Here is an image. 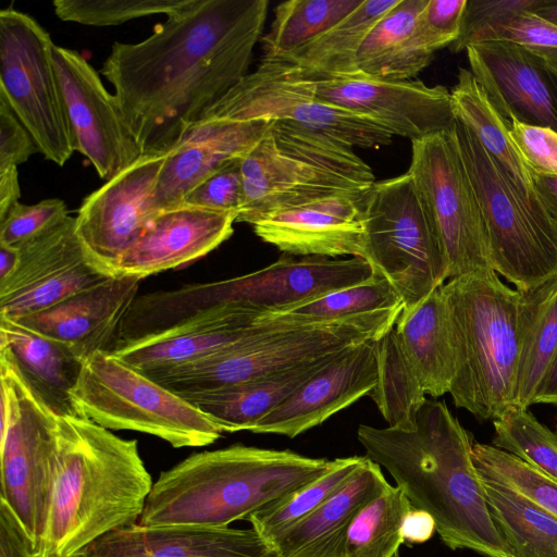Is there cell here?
Here are the masks:
<instances>
[{
    "instance_id": "obj_44",
    "label": "cell",
    "mask_w": 557,
    "mask_h": 557,
    "mask_svg": "<svg viewBox=\"0 0 557 557\" xmlns=\"http://www.w3.org/2000/svg\"><path fill=\"white\" fill-rule=\"evenodd\" d=\"M110 276L84 260L4 299H0V317L12 320L44 311Z\"/></svg>"
},
{
    "instance_id": "obj_37",
    "label": "cell",
    "mask_w": 557,
    "mask_h": 557,
    "mask_svg": "<svg viewBox=\"0 0 557 557\" xmlns=\"http://www.w3.org/2000/svg\"><path fill=\"white\" fill-rule=\"evenodd\" d=\"M363 0H288L274 10L262 36V60L282 59L324 34L362 4Z\"/></svg>"
},
{
    "instance_id": "obj_45",
    "label": "cell",
    "mask_w": 557,
    "mask_h": 557,
    "mask_svg": "<svg viewBox=\"0 0 557 557\" xmlns=\"http://www.w3.org/2000/svg\"><path fill=\"white\" fill-rule=\"evenodd\" d=\"M189 0H54L55 15L65 22L89 26H115L153 14L170 15Z\"/></svg>"
},
{
    "instance_id": "obj_21",
    "label": "cell",
    "mask_w": 557,
    "mask_h": 557,
    "mask_svg": "<svg viewBox=\"0 0 557 557\" xmlns=\"http://www.w3.org/2000/svg\"><path fill=\"white\" fill-rule=\"evenodd\" d=\"M231 306L201 311L165 330L119 345L111 354L145 374L166 371L214 355L286 324Z\"/></svg>"
},
{
    "instance_id": "obj_34",
    "label": "cell",
    "mask_w": 557,
    "mask_h": 557,
    "mask_svg": "<svg viewBox=\"0 0 557 557\" xmlns=\"http://www.w3.org/2000/svg\"><path fill=\"white\" fill-rule=\"evenodd\" d=\"M450 95L456 119L472 131L524 196L536 197L529 166L511 140L505 121L470 70L459 69Z\"/></svg>"
},
{
    "instance_id": "obj_30",
    "label": "cell",
    "mask_w": 557,
    "mask_h": 557,
    "mask_svg": "<svg viewBox=\"0 0 557 557\" xmlns=\"http://www.w3.org/2000/svg\"><path fill=\"white\" fill-rule=\"evenodd\" d=\"M337 354L244 383L178 395L212 419L222 432H250Z\"/></svg>"
},
{
    "instance_id": "obj_29",
    "label": "cell",
    "mask_w": 557,
    "mask_h": 557,
    "mask_svg": "<svg viewBox=\"0 0 557 557\" xmlns=\"http://www.w3.org/2000/svg\"><path fill=\"white\" fill-rule=\"evenodd\" d=\"M400 348L425 395L449 393L456 358L447 307L438 287L414 308L401 311L394 325Z\"/></svg>"
},
{
    "instance_id": "obj_46",
    "label": "cell",
    "mask_w": 557,
    "mask_h": 557,
    "mask_svg": "<svg viewBox=\"0 0 557 557\" xmlns=\"http://www.w3.org/2000/svg\"><path fill=\"white\" fill-rule=\"evenodd\" d=\"M540 0H467L460 33L449 49L460 52L490 32L533 9Z\"/></svg>"
},
{
    "instance_id": "obj_27",
    "label": "cell",
    "mask_w": 557,
    "mask_h": 557,
    "mask_svg": "<svg viewBox=\"0 0 557 557\" xmlns=\"http://www.w3.org/2000/svg\"><path fill=\"white\" fill-rule=\"evenodd\" d=\"M389 483L366 456L356 473L310 516L272 546L283 557H343L350 523L359 510Z\"/></svg>"
},
{
    "instance_id": "obj_39",
    "label": "cell",
    "mask_w": 557,
    "mask_h": 557,
    "mask_svg": "<svg viewBox=\"0 0 557 557\" xmlns=\"http://www.w3.org/2000/svg\"><path fill=\"white\" fill-rule=\"evenodd\" d=\"M366 457L337 458L335 466L322 476L288 496L251 513V528L272 548L288 530L310 516L336 493L360 468Z\"/></svg>"
},
{
    "instance_id": "obj_6",
    "label": "cell",
    "mask_w": 557,
    "mask_h": 557,
    "mask_svg": "<svg viewBox=\"0 0 557 557\" xmlns=\"http://www.w3.org/2000/svg\"><path fill=\"white\" fill-rule=\"evenodd\" d=\"M450 324L456 375L454 404L495 420L513 406L520 356V293L493 270L454 277L441 286Z\"/></svg>"
},
{
    "instance_id": "obj_18",
    "label": "cell",
    "mask_w": 557,
    "mask_h": 557,
    "mask_svg": "<svg viewBox=\"0 0 557 557\" xmlns=\"http://www.w3.org/2000/svg\"><path fill=\"white\" fill-rule=\"evenodd\" d=\"M53 63L63 95L74 150L85 156L106 182L140 156L124 124L114 95L77 51L53 46Z\"/></svg>"
},
{
    "instance_id": "obj_9",
    "label": "cell",
    "mask_w": 557,
    "mask_h": 557,
    "mask_svg": "<svg viewBox=\"0 0 557 557\" xmlns=\"http://www.w3.org/2000/svg\"><path fill=\"white\" fill-rule=\"evenodd\" d=\"M71 396L81 418L150 434L175 448L207 446L223 433L187 399L107 351L84 361Z\"/></svg>"
},
{
    "instance_id": "obj_41",
    "label": "cell",
    "mask_w": 557,
    "mask_h": 557,
    "mask_svg": "<svg viewBox=\"0 0 557 557\" xmlns=\"http://www.w3.org/2000/svg\"><path fill=\"white\" fill-rule=\"evenodd\" d=\"M17 248V268L7 282L0 284V299L11 297L69 265L87 260L76 233L75 218L71 215Z\"/></svg>"
},
{
    "instance_id": "obj_3",
    "label": "cell",
    "mask_w": 557,
    "mask_h": 557,
    "mask_svg": "<svg viewBox=\"0 0 557 557\" xmlns=\"http://www.w3.org/2000/svg\"><path fill=\"white\" fill-rule=\"evenodd\" d=\"M53 485L37 557H79L139 522L152 480L136 440L81 417L58 416Z\"/></svg>"
},
{
    "instance_id": "obj_42",
    "label": "cell",
    "mask_w": 557,
    "mask_h": 557,
    "mask_svg": "<svg viewBox=\"0 0 557 557\" xmlns=\"http://www.w3.org/2000/svg\"><path fill=\"white\" fill-rule=\"evenodd\" d=\"M480 475L520 495L557 519V480L493 445H472Z\"/></svg>"
},
{
    "instance_id": "obj_14",
    "label": "cell",
    "mask_w": 557,
    "mask_h": 557,
    "mask_svg": "<svg viewBox=\"0 0 557 557\" xmlns=\"http://www.w3.org/2000/svg\"><path fill=\"white\" fill-rule=\"evenodd\" d=\"M407 172L436 230L448 278L492 270L483 219L454 128L411 140Z\"/></svg>"
},
{
    "instance_id": "obj_57",
    "label": "cell",
    "mask_w": 557,
    "mask_h": 557,
    "mask_svg": "<svg viewBox=\"0 0 557 557\" xmlns=\"http://www.w3.org/2000/svg\"><path fill=\"white\" fill-rule=\"evenodd\" d=\"M534 404H550L557 406V352L536 389L532 401V405Z\"/></svg>"
},
{
    "instance_id": "obj_52",
    "label": "cell",
    "mask_w": 557,
    "mask_h": 557,
    "mask_svg": "<svg viewBox=\"0 0 557 557\" xmlns=\"http://www.w3.org/2000/svg\"><path fill=\"white\" fill-rule=\"evenodd\" d=\"M35 152L38 149L30 134L0 99V169L17 166Z\"/></svg>"
},
{
    "instance_id": "obj_49",
    "label": "cell",
    "mask_w": 557,
    "mask_h": 557,
    "mask_svg": "<svg viewBox=\"0 0 557 557\" xmlns=\"http://www.w3.org/2000/svg\"><path fill=\"white\" fill-rule=\"evenodd\" d=\"M486 40H506L523 46L557 71V26L532 11L490 32L481 41Z\"/></svg>"
},
{
    "instance_id": "obj_51",
    "label": "cell",
    "mask_w": 557,
    "mask_h": 557,
    "mask_svg": "<svg viewBox=\"0 0 557 557\" xmlns=\"http://www.w3.org/2000/svg\"><path fill=\"white\" fill-rule=\"evenodd\" d=\"M508 133L529 169L557 175V132L512 120Z\"/></svg>"
},
{
    "instance_id": "obj_35",
    "label": "cell",
    "mask_w": 557,
    "mask_h": 557,
    "mask_svg": "<svg viewBox=\"0 0 557 557\" xmlns=\"http://www.w3.org/2000/svg\"><path fill=\"white\" fill-rule=\"evenodd\" d=\"M374 271V270H373ZM400 295L382 274L297 306L285 312L258 319L286 325L327 324L366 319L382 312L403 310Z\"/></svg>"
},
{
    "instance_id": "obj_32",
    "label": "cell",
    "mask_w": 557,
    "mask_h": 557,
    "mask_svg": "<svg viewBox=\"0 0 557 557\" xmlns=\"http://www.w3.org/2000/svg\"><path fill=\"white\" fill-rule=\"evenodd\" d=\"M399 0H363L331 29L275 61L306 78L360 76L357 53L372 27Z\"/></svg>"
},
{
    "instance_id": "obj_2",
    "label": "cell",
    "mask_w": 557,
    "mask_h": 557,
    "mask_svg": "<svg viewBox=\"0 0 557 557\" xmlns=\"http://www.w3.org/2000/svg\"><path fill=\"white\" fill-rule=\"evenodd\" d=\"M357 437L449 548L512 557L490 515L468 433L444 401L426 398L412 429L361 424Z\"/></svg>"
},
{
    "instance_id": "obj_24",
    "label": "cell",
    "mask_w": 557,
    "mask_h": 557,
    "mask_svg": "<svg viewBox=\"0 0 557 557\" xmlns=\"http://www.w3.org/2000/svg\"><path fill=\"white\" fill-rule=\"evenodd\" d=\"M366 196L332 197L278 210L252 228L263 242L292 256L363 258Z\"/></svg>"
},
{
    "instance_id": "obj_19",
    "label": "cell",
    "mask_w": 557,
    "mask_h": 557,
    "mask_svg": "<svg viewBox=\"0 0 557 557\" xmlns=\"http://www.w3.org/2000/svg\"><path fill=\"white\" fill-rule=\"evenodd\" d=\"M470 71L508 125L512 120L557 132V71L523 46L486 40L466 49Z\"/></svg>"
},
{
    "instance_id": "obj_40",
    "label": "cell",
    "mask_w": 557,
    "mask_h": 557,
    "mask_svg": "<svg viewBox=\"0 0 557 557\" xmlns=\"http://www.w3.org/2000/svg\"><path fill=\"white\" fill-rule=\"evenodd\" d=\"M411 508L403 491L388 484L354 518L343 557H397L404 520Z\"/></svg>"
},
{
    "instance_id": "obj_54",
    "label": "cell",
    "mask_w": 557,
    "mask_h": 557,
    "mask_svg": "<svg viewBox=\"0 0 557 557\" xmlns=\"http://www.w3.org/2000/svg\"><path fill=\"white\" fill-rule=\"evenodd\" d=\"M435 522L424 510L411 508L403 524V539L406 543L418 544L426 542L433 535Z\"/></svg>"
},
{
    "instance_id": "obj_33",
    "label": "cell",
    "mask_w": 557,
    "mask_h": 557,
    "mask_svg": "<svg viewBox=\"0 0 557 557\" xmlns=\"http://www.w3.org/2000/svg\"><path fill=\"white\" fill-rule=\"evenodd\" d=\"M520 293V356L513 406L528 409L557 352V274Z\"/></svg>"
},
{
    "instance_id": "obj_7",
    "label": "cell",
    "mask_w": 557,
    "mask_h": 557,
    "mask_svg": "<svg viewBox=\"0 0 557 557\" xmlns=\"http://www.w3.org/2000/svg\"><path fill=\"white\" fill-rule=\"evenodd\" d=\"M240 169L243 203L236 222L251 225L315 200L362 198L375 183L352 147L287 122H272Z\"/></svg>"
},
{
    "instance_id": "obj_59",
    "label": "cell",
    "mask_w": 557,
    "mask_h": 557,
    "mask_svg": "<svg viewBox=\"0 0 557 557\" xmlns=\"http://www.w3.org/2000/svg\"><path fill=\"white\" fill-rule=\"evenodd\" d=\"M532 12L557 26V0H540Z\"/></svg>"
},
{
    "instance_id": "obj_58",
    "label": "cell",
    "mask_w": 557,
    "mask_h": 557,
    "mask_svg": "<svg viewBox=\"0 0 557 557\" xmlns=\"http://www.w3.org/2000/svg\"><path fill=\"white\" fill-rule=\"evenodd\" d=\"M18 258L17 247L0 245V284L13 275L18 264Z\"/></svg>"
},
{
    "instance_id": "obj_17",
    "label": "cell",
    "mask_w": 557,
    "mask_h": 557,
    "mask_svg": "<svg viewBox=\"0 0 557 557\" xmlns=\"http://www.w3.org/2000/svg\"><path fill=\"white\" fill-rule=\"evenodd\" d=\"M286 69L317 99L372 119L393 136L416 140L446 132L456 122L450 91L442 85L429 86L419 79L392 82L364 75L306 78Z\"/></svg>"
},
{
    "instance_id": "obj_16",
    "label": "cell",
    "mask_w": 557,
    "mask_h": 557,
    "mask_svg": "<svg viewBox=\"0 0 557 557\" xmlns=\"http://www.w3.org/2000/svg\"><path fill=\"white\" fill-rule=\"evenodd\" d=\"M166 156L141 154L85 197L77 211L76 233L87 260L107 276L160 213L154 190Z\"/></svg>"
},
{
    "instance_id": "obj_10",
    "label": "cell",
    "mask_w": 557,
    "mask_h": 557,
    "mask_svg": "<svg viewBox=\"0 0 557 557\" xmlns=\"http://www.w3.org/2000/svg\"><path fill=\"white\" fill-rule=\"evenodd\" d=\"M401 311L327 324L282 325L206 358L147 375L176 394L244 383L379 339Z\"/></svg>"
},
{
    "instance_id": "obj_20",
    "label": "cell",
    "mask_w": 557,
    "mask_h": 557,
    "mask_svg": "<svg viewBox=\"0 0 557 557\" xmlns=\"http://www.w3.org/2000/svg\"><path fill=\"white\" fill-rule=\"evenodd\" d=\"M375 341L335 355L250 432L293 438L368 395L379 376Z\"/></svg>"
},
{
    "instance_id": "obj_55",
    "label": "cell",
    "mask_w": 557,
    "mask_h": 557,
    "mask_svg": "<svg viewBox=\"0 0 557 557\" xmlns=\"http://www.w3.org/2000/svg\"><path fill=\"white\" fill-rule=\"evenodd\" d=\"M529 170L533 191L548 216L557 224V175Z\"/></svg>"
},
{
    "instance_id": "obj_25",
    "label": "cell",
    "mask_w": 557,
    "mask_h": 557,
    "mask_svg": "<svg viewBox=\"0 0 557 557\" xmlns=\"http://www.w3.org/2000/svg\"><path fill=\"white\" fill-rule=\"evenodd\" d=\"M271 123L196 122L168 151L154 190V206L162 211L182 205L186 195L203 180L231 161L244 158Z\"/></svg>"
},
{
    "instance_id": "obj_48",
    "label": "cell",
    "mask_w": 557,
    "mask_h": 557,
    "mask_svg": "<svg viewBox=\"0 0 557 557\" xmlns=\"http://www.w3.org/2000/svg\"><path fill=\"white\" fill-rule=\"evenodd\" d=\"M466 4L467 0H428L413 32L419 45L434 54L456 41Z\"/></svg>"
},
{
    "instance_id": "obj_36",
    "label": "cell",
    "mask_w": 557,
    "mask_h": 557,
    "mask_svg": "<svg viewBox=\"0 0 557 557\" xmlns=\"http://www.w3.org/2000/svg\"><path fill=\"white\" fill-rule=\"evenodd\" d=\"M482 481L490 515L511 556L557 557V519L505 486Z\"/></svg>"
},
{
    "instance_id": "obj_43",
    "label": "cell",
    "mask_w": 557,
    "mask_h": 557,
    "mask_svg": "<svg viewBox=\"0 0 557 557\" xmlns=\"http://www.w3.org/2000/svg\"><path fill=\"white\" fill-rule=\"evenodd\" d=\"M493 446L505 450L557 480V434L517 406L493 420Z\"/></svg>"
},
{
    "instance_id": "obj_13",
    "label": "cell",
    "mask_w": 557,
    "mask_h": 557,
    "mask_svg": "<svg viewBox=\"0 0 557 557\" xmlns=\"http://www.w3.org/2000/svg\"><path fill=\"white\" fill-rule=\"evenodd\" d=\"M49 33L30 15L0 11V99L34 139L38 152L63 166L74 150Z\"/></svg>"
},
{
    "instance_id": "obj_5",
    "label": "cell",
    "mask_w": 557,
    "mask_h": 557,
    "mask_svg": "<svg viewBox=\"0 0 557 557\" xmlns=\"http://www.w3.org/2000/svg\"><path fill=\"white\" fill-rule=\"evenodd\" d=\"M373 273L370 263L359 257L295 258L284 253L270 265L245 275L137 296L124 318L122 334L135 341L221 306L257 318L281 313L364 282Z\"/></svg>"
},
{
    "instance_id": "obj_26",
    "label": "cell",
    "mask_w": 557,
    "mask_h": 557,
    "mask_svg": "<svg viewBox=\"0 0 557 557\" xmlns=\"http://www.w3.org/2000/svg\"><path fill=\"white\" fill-rule=\"evenodd\" d=\"M271 549L252 528L137 523L102 536L79 557H263Z\"/></svg>"
},
{
    "instance_id": "obj_1",
    "label": "cell",
    "mask_w": 557,
    "mask_h": 557,
    "mask_svg": "<svg viewBox=\"0 0 557 557\" xmlns=\"http://www.w3.org/2000/svg\"><path fill=\"white\" fill-rule=\"evenodd\" d=\"M268 0H189L146 39L115 41L100 73L141 154L171 150L244 76Z\"/></svg>"
},
{
    "instance_id": "obj_31",
    "label": "cell",
    "mask_w": 557,
    "mask_h": 557,
    "mask_svg": "<svg viewBox=\"0 0 557 557\" xmlns=\"http://www.w3.org/2000/svg\"><path fill=\"white\" fill-rule=\"evenodd\" d=\"M428 0H399L372 27L357 53L361 75L392 81H410L423 71L434 54L425 51L413 32Z\"/></svg>"
},
{
    "instance_id": "obj_47",
    "label": "cell",
    "mask_w": 557,
    "mask_h": 557,
    "mask_svg": "<svg viewBox=\"0 0 557 557\" xmlns=\"http://www.w3.org/2000/svg\"><path fill=\"white\" fill-rule=\"evenodd\" d=\"M63 200L44 199L35 205L17 202L0 220V245L20 247L53 228L69 216Z\"/></svg>"
},
{
    "instance_id": "obj_28",
    "label": "cell",
    "mask_w": 557,
    "mask_h": 557,
    "mask_svg": "<svg viewBox=\"0 0 557 557\" xmlns=\"http://www.w3.org/2000/svg\"><path fill=\"white\" fill-rule=\"evenodd\" d=\"M0 346L9 350L24 380L51 411L79 417L71 394L84 360L67 345L0 317Z\"/></svg>"
},
{
    "instance_id": "obj_8",
    "label": "cell",
    "mask_w": 557,
    "mask_h": 557,
    "mask_svg": "<svg viewBox=\"0 0 557 557\" xmlns=\"http://www.w3.org/2000/svg\"><path fill=\"white\" fill-rule=\"evenodd\" d=\"M459 151L484 223L492 270L516 286L534 288L557 274V224L537 197L524 196L456 119Z\"/></svg>"
},
{
    "instance_id": "obj_60",
    "label": "cell",
    "mask_w": 557,
    "mask_h": 557,
    "mask_svg": "<svg viewBox=\"0 0 557 557\" xmlns=\"http://www.w3.org/2000/svg\"><path fill=\"white\" fill-rule=\"evenodd\" d=\"M263 557H283L281 556L276 550L271 549L269 553H267Z\"/></svg>"
},
{
    "instance_id": "obj_56",
    "label": "cell",
    "mask_w": 557,
    "mask_h": 557,
    "mask_svg": "<svg viewBox=\"0 0 557 557\" xmlns=\"http://www.w3.org/2000/svg\"><path fill=\"white\" fill-rule=\"evenodd\" d=\"M21 188L17 166L0 169V220L20 202Z\"/></svg>"
},
{
    "instance_id": "obj_53",
    "label": "cell",
    "mask_w": 557,
    "mask_h": 557,
    "mask_svg": "<svg viewBox=\"0 0 557 557\" xmlns=\"http://www.w3.org/2000/svg\"><path fill=\"white\" fill-rule=\"evenodd\" d=\"M0 557H37L34 539L10 506L1 499Z\"/></svg>"
},
{
    "instance_id": "obj_12",
    "label": "cell",
    "mask_w": 557,
    "mask_h": 557,
    "mask_svg": "<svg viewBox=\"0 0 557 557\" xmlns=\"http://www.w3.org/2000/svg\"><path fill=\"white\" fill-rule=\"evenodd\" d=\"M0 499L35 541L45 535L52 485L58 416L32 391L0 346Z\"/></svg>"
},
{
    "instance_id": "obj_22",
    "label": "cell",
    "mask_w": 557,
    "mask_h": 557,
    "mask_svg": "<svg viewBox=\"0 0 557 557\" xmlns=\"http://www.w3.org/2000/svg\"><path fill=\"white\" fill-rule=\"evenodd\" d=\"M236 218L185 203L164 209L123 252L111 276L143 280L194 262L232 236Z\"/></svg>"
},
{
    "instance_id": "obj_23",
    "label": "cell",
    "mask_w": 557,
    "mask_h": 557,
    "mask_svg": "<svg viewBox=\"0 0 557 557\" xmlns=\"http://www.w3.org/2000/svg\"><path fill=\"white\" fill-rule=\"evenodd\" d=\"M140 281L110 276L53 307L15 321L67 345L84 361L98 351L112 352Z\"/></svg>"
},
{
    "instance_id": "obj_50",
    "label": "cell",
    "mask_w": 557,
    "mask_h": 557,
    "mask_svg": "<svg viewBox=\"0 0 557 557\" xmlns=\"http://www.w3.org/2000/svg\"><path fill=\"white\" fill-rule=\"evenodd\" d=\"M242 159L231 161L203 180L186 195L182 203L232 212L237 216L243 203Z\"/></svg>"
},
{
    "instance_id": "obj_11",
    "label": "cell",
    "mask_w": 557,
    "mask_h": 557,
    "mask_svg": "<svg viewBox=\"0 0 557 557\" xmlns=\"http://www.w3.org/2000/svg\"><path fill=\"white\" fill-rule=\"evenodd\" d=\"M363 221V259L394 286L403 311L445 284L446 257L408 172L375 181L364 198Z\"/></svg>"
},
{
    "instance_id": "obj_38",
    "label": "cell",
    "mask_w": 557,
    "mask_h": 557,
    "mask_svg": "<svg viewBox=\"0 0 557 557\" xmlns=\"http://www.w3.org/2000/svg\"><path fill=\"white\" fill-rule=\"evenodd\" d=\"M375 345L379 376L368 395L388 426L412 429L425 393L405 358L394 326Z\"/></svg>"
},
{
    "instance_id": "obj_4",
    "label": "cell",
    "mask_w": 557,
    "mask_h": 557,
    "mask_svg": "<svg viewBox=\"0 0 557 557\" xmlns=\"http://www.w3.org/2000/svg\"><path fill=\"white\" fill-rule=\"evenodd\" d=\"M335 463L242 444L196 453L161 472L138 524L226 528L317 480Z\"/></svg>"
},
{
    "instance_id": "obj_15",
    "label": "cell",
    "mask_w": 557,
    "mask_h": 557,
    "mask_svg": "<svg viewBox=\"0 0 557 557\" xmlns=\"http://www.w3.org/2000/svg\"><path fill=\"white\" fill-rule=\"evenodd\" d=\"M287 122L350 147L388 145L393 134L376 121L317 99L285 66L261 60L198 121ZM197 121V122H198Z\"/></svg>"
}]
</instances>
